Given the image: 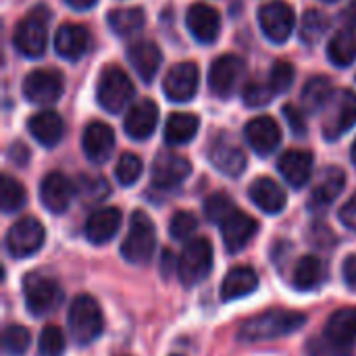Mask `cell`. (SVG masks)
<instances>
[{
    "label": "cell",
    "instance_id": "cell-24",
    "mask_svg": "<svg viewBox=\"0 0 356 356\" xmlns=\"http://www.w3.org/2000/svg\"><path fill=\"white\" fill-rule=\"evenodd\" d=\"M277 169L292 188H302L313 175V154L296 148L286 150L277 161Z\"/></svg>",
    "mask_w": 356,
    "mask_h": 356
},
{
    "label": "cell",
    "instance_id": "cell-12",
    "mask_svg": "<svg viewBox=\"0 0 356 356\" xmlns=\"http://www.w3.org/2000/svg\"><path fill=\"white\" fill-rule=\"evenodd\" d=\"M65 77L56 69H35L23 81V94L33 104H52L60 98Z\"/></svg>",
    "mask_w": 356,
    "mask_h": 356
},
{
    "label": "cell",
    "instance_id": "cell-27",
    "mask_svg": "<svg viewBox=\"0 0 356 356\" xmlns=\"http://www.w3.org/2000/svg\"><path fill=\"white\" fill-rule=\"evenodd\" d=\"M27 129L35 138L38 144H42L44 148H52L60 142L65 125H63V119L58 117V113L40 111V113L31 115V119L27 121Z\"/></svg>",
    "mask_w": 356,
    "mask_h": 356
},
{
    "label": "cell",
    "instance_id": "cell-10",
    "mask_svg": "<svg viewBox=\"0 0 356 356\" xmlns=\"http://www.w3.org/2000/svg\"><path fill=\"white\" fill-rule=\"evenodd\" d=\"M353 125H356V94L350 90H338L327 102L323 136L325 140H338Z\"/></svg>",
    "mask_w": 356,
    "mask_h": 356
},
{
    "label": "cell",
    "instance_id": "cell-28",
    "mask_svg": "<svg viewBox=\"0 0 356 356\" xmlns=\"http://www.w3.org/2000/svg\"><path fill=\"white\" fill-rule=\"evenodd\" d=\"M209 161L217 171H221L227 177H238L246 169V154L238 146H234L225 140H217L211 146Z\"/></svg>",
    "mask_w": 356,
    "mask_h": 356
},
{
    "label": "cell",
    "instance_id": "cell-52",
    "mask_svg": "<svg viewBox=\"0 0 356 356\" xmlns=\"http://www.w3.org/2000/svg\"><path fill=\"white\" fill-rule=\"evenodd\" d=\"M350 154H353V163H355V167H356V140H355V144H353V150H350Z\"/></svg>",
    "mask_w": 356,
    "mask_h": 356
},
{
    "label": "cell",
    "instance_id": "cell-21",
    "mask_svg": "<svg viewBox=\"0 0 356 356\" xmlns=\"http://www.w3.org/2000/svg\"><path fill=\"white\" fill-rule=\"evenodd\" d=\"M90 31L77 23H65L54 33V50L67 60H79L90 48Z\"/></svg>",
    "mask_w": 356,
    "mask_h": 356
},
{
    "label": "cell",
    "instance_id": "cell-36",
    "mask_svg": "<svg viewBox=\"0 0 356 356\" xmlns=\"http://www.w3.org/2000/svg\"><path fill=\"white\" fill-rule=\"evenodd\" d=\"M75 192L86 204H96L111 194V186L100 175H79Z\"/></svg>",
    "mask_w": 356,
    "mask_h": 356
},
{
    "label": "cell",
    "instance_id": "cell-26",
    "mask_svg": "<svg viewBox=\"0 0 356 356\" xmlns=\"http://www.w3.org/2000/svg\"><path fill=\"white\" fill-rule=\"evenodd\" d=\"M248 196H250V200H252L263 213H267V215H277V213H282L284 207H286V202H288L284 188H282L277 181L269 179V177H259V179H254V184H252L250 190H248Z\"/></svg>",
    "mask_w": 356,
    "mask_h": 356
},
{
    "label": "cell",
    "instance_id": "cell-1",
    "mask_svg": "<svg viewBox=\"0 0 356 356\" xmlns=\"http://www.w3.org/2000/svg\"><path fill=\"white\" fill-rule=\"evenodd\" d=\"M307 317L296 311H284V309H271L265 311L252 319H248L240 332L238 340L240 342H265L282 336H290L298 332L305 325Z\"/></svg>",
    "mask_w": 356,
    "mask_h": 356
},
{
    "label": "cell",
    "instance_id": "cell-48",
    "mask_svg": "<svg viewBox=\"0 0 356 356\" xmlns=\"http://www.w3.org/2000/svg\"><path fill=\"white\" fill-rule=\"evenodd\" d=\"M342 275H344V284L346 288H350L353 292H356V254L348 257L342 265Z\"/></svg>",
    "mask_w": 356,
    "mask_h": 356
},
{
    "label": "cell",
    "instance_id": "cell-50",
    "mask_svg": "<svg viewBox=\"0 0 356 356\" xmlns=\"http://www.w3.org/2000/svg\"><path fill=\"white\" fill-rule=\"evenodd\" d=\"M342 21L346 25V29L356 31V0H353L344 10H342Z\"/></svg>",
    "mask_w": 356,
    "mask_h": 356
},
{
    "label": "cell",
    "instance_id": "cell-25",
    "mask_svg": "<svg viewBox=\"0 0 356 356\" xmlns=\"http://www.w3.org/2000/svg\"><path fill=\"white\" fill-rule=\"evenodd\" d=\"M344 184H346V175L342 169H338V167L325 169L319 184L313 188V192L309 196V209L311 211L327 209L340 196V192L344 190Z\"/></svg>",
    "mask_w": 356,
    "mask_h": 356
},
{
    "label": "cell",
    "instance_id": "cell-54",
    "mask_svg": "<svg viewBox=\"0 0 356 356\" xmlns=\"http://www.w3.org/2000/svg\"><path fill=\"white\" fill-rule=\"evenodd\" d=\"M171 356H181V355H171Z\"/></svg>",
    "mask_w": 356,
    "mask_h": 356
},
{
    "label": "cell",
    "instance_id": "cell-32",
    "mask_svg": "<svg viewBox=\"0 0 356 356\" xmlns=\"http://www.w3.org/2000/svg\"><path fill=\"white\" fill-rule=\"evenodd\" d=\"M200 127V121L192 113H173L165 125V142L171 146L188 144Z\"/></svg>",
    "mask_w": 356,
    "mask_h": 356
},
{
    "label": "cell",
    "instance_id": "cell-47",
    "mask_svg": "<svg viewBox=\"0 0 356 356\" xmlns=\"http://www.w3.org/2000/svg\"><path fill=\"white\" fill-rule=\"evenodd\" d=\"M340 221L348 227L356 232V194L340 209Z\"/></svg>",
    "mask_w": 356,
    "mask_h": 356
},
{
    "label": "cell",
    "instance_id": "cell-8",
    "mask_svg": "<svg viewBox=\"0 0 356 356\" xmlns=\"http://www.w3.org/2000/svg\"><path fill=\"white\" fill-rule=\"evenodd\" d=\"M325 348L332 356H350L356 342V307H344L336 311L323 332Z\"/></svg>",
    "mask_w": 356,
    "mask_h": 356
},
{
    "label": "cell",
    "instance_id": "cell-23",
    "mask_svg": "<svg viewBox=\"0 0 356 356\" xmlns=\"http://www.w3.org/2000/svg\"><path fill=\"white\" fill-rule=\"evenodd\" d=\"M121 227V211L115 207H106V209H98L94 211L83 227V234L88 238V242L92 244H106L108 240L115 238V234Z\"/></svg>",
    "mask_w": 356,
    "mask_h": 356
},
{
    "label": "cell",
    "instance_id": "cell-3",
    "mask_svg": "<svg viewBox=\"0 0 356 356\" xmlns=\"http://www.w3.org/2000/svg\"><path fill=\"white\" fill-rule=\"evenodd\" d=\"M104 330L98 302L92 296H77L69 307V332L77 344H92Z\"/></svg>",
    "mask_w": 356,
    "mask_h": 356
},
{
    "label": "cell",
    "instance_id": "cell-46",
    "mask_svg": "<svg viewBox=\"0 0 356 356\" xmlns=\"http://www.w3.org/2000/svg\"><path fill=\"white\" fill-rule=\"evenodd\" d=\"M284 115H286L288 125H290V129L294 131V136H305V134H307V119H305V115H302L300 108L288 104V106L284 108Z\"/></svg>",
    "mask_w": 356,
    "mask_h": 356
},
{
    "label": "cell",
    "instance_id": "cell-43",
    "mask_svg": "<svg viewBox=\"0 0 356 356\" xmlns=\"http://www.w3.org/2000/svg\"><path fill=\"white\" fill-rule=\"evenodd\" d=\"M4 350L13 356H21L27 348H29V342H31V336L29 332L23 327V325H8L4 330Z\"/></svg>",
    "mask_w": 356,
    "mask_h": 356
},
{
    "label": "cell",
    "instance_id": "cell-11",
    "mask_svg": "<svg viewBox=\"0 0 356 356\" xmlns=\"http://www.w3.org/2000/svg\"><path fill=\"white\" fill-rule=\"evenodd\" d=\"M294 23H296L294 8L284 0L267 2L259 10V25L267 35V40H271L273 44H284L290 38Z\"/></svg>",
    "mask_w": 356,
    "mask_h": 356
},
{
    "label": "cell",
    "instance_id": "cell-44",
    "mask_svg": "<svg viewBox=\"0 0 356 356\" xmlns=\"http://www.w3.org/2000/svg\"><path fill=\"white\" fill-rule=\"evenodd\" d=\"M294 67L292 63L288 60H277L271 69V75H269V83L273 88L275 94H284L290 90V86L294 83Z\"/></svg>",
    "mask_w": 356,
    "mask_h": 356
},
{
    "label": "cell",
    "instance_id": "cell-17",
    "mask_svg": "<svg viewBox=\"0 0 356 356\" xmlns=\"http://www.w3.org/2000/svg\"><path fill=\"white\" fill-rule=\"evenodd\" d=\"M81 148L90 163L102 165L115 150V134L102 121H90L81 136Z\"/></svg>",
    "mask_w": 356,
    "mask_h": 356
},
{
    "label": "cell",
    "instance_id": "cell-2",
    "mask_svg": "<svg viewBox=\"0 0 356 356\" xmlns=\"http://www.w3.org/2000/svg\"><path fill=\"white\" fill-rule=\"evenodd\" d=\"M156 246V232L150 217L142 211L131 215L129 232L121 244V257L131 265H146Z\"/></svg>",
    "mask_w": 356,
    "mask_h": 356
},
{
    "label": "cell",
    "instance_id": "cell-51",
    "mask_svg": "<svg viewBox=\"0 0 356 356\" xmlns=\"http://www.w3.org/2000/svg\"><path fill=\"white\" fill-rule=\"evenodd\" d=\"M65 2L75 10H88L96 4V0H65Z\"/></svg>",
    "mask_w": 356,
    "mask_h": 356
},
{
    "label": "cell",
    "instance_id": "cell-4",
    "mask_svg": "<svg viewBox=\"0 0 356 356\" xmlns=\"http://www.w3.org/2000/svg\"><path fill=\"white\" fill-rule=\"evenodd\" d=\"M134 83L129 79V75L115 65L104 67V71L98 77V102L106 113H119L125 108V104L134 98Z\"/></svg>",
    "mask_w": 356,
    "mask_h": 356
},
{
    "label": "cell",
    "instance_id": "cell-22",
    "mask_svg": "<svg viewBox=\"0 0 356 356\" xmlns=\"http://www.w3.org/2000/svg\"><path fill=\"white\" fill-rule=\"evenodd\" d=\"M156 123H159V106H156V102L150 100V98H142L129 108L123 125H125V131H127L129 138L146 140L154 131Z\"/></svg>",
    "mask_w": 356,
    "mask_h": 356
},
{
    "label": "cell",
    "instance_id": "cell-31",
    "mask_svg": "<svg viewBox=\"0 0 356 356\" xmlns=\"http://www.w3.org/2000/svg\"><path fill=\"white\" fill-rule=\"evenodd\" d=\"M325 280V265L321 259L309 254V257H302L296 267H294V273H292V286L300 292H309V290H315L323 284Z\"/></svg>",
    "mask_w": 356,
    "mask_h": 356
},
{
    "label": "cell",
    "instance_id": "cell-37",
    "mask_svg": "<svg viewBox=\"0 0 356 356\" xmlns=\"http://www.w3.org/2000/svg\"><path fill=\"white\" fill-rule=\"evenodd\" d=\"M25 188L10 175H2L0 179V207L4 213H15L25 204Z\"/></svg>",
    "mask_w": 356,
    "mask_h": 356
},
{
    "label": "cell",
    "instance_id": "cell-30",
    "mask_svg": "<svg viewBox=\"0 0 356 356\" xmlns=\"http://www.w3.org/2000/svg\"><path fill=\"white\" fill-rule=\"evenodd\" d=\"M259 288V277L250 267H234L223 284H221V298L223 300H240L250 296Z\"/></svg>",
    "mask_w": 356,
    "mask_h": 356
},
{
    "label": "cell",
    "instance_id": "cell-16",
    "mask_svg": "<svg viewBox=\"0 0 356 356\" xmlns=\"http://www.w3.org/2000/svg\"><path fill=\"white\" fill-rule=\"evenodd\" d=\"M192 173V165L188 159L175 154V152H161L152 163V184L161 190H171L184 184L188 175Z\"/></svg>",
    "mask_w": 356,
    "mask_h": 356
},
{
    "label": "cell",
    "instance_id": "cell-6",
    "mask_svg": "<svg viewBox=\"0 0 356 356\" xmlns=\"http://www.w3.org/2000/svg\"><path fill=\"white\" fill-rule=\"evenodd\" d=\"M213 269V246L207 238L190 240L177 259V273L184 286L192 288L207 280Z\"/></svg>",
    "mask_w": 356,
    "mask_h": 356
},
{
    "label": "cell",
    "instance_id": "cell-33",
    "mask_svg": "<svg viewBox=\"0 0 356 356\" xmlns=\"http://www.w3.org/2000/svg\"><path fill=\"white\" fill-rule=\"evenodd\" d=\"M327 58L336 67H350L356 58V35L350 29H340L327 44Z\"/></svg>",
    "mask_w": 356,
    "mask_h": 356
},
{
    "label": "cell",
    "instance_id": "cell-20",
    "mask_svg": "<svg viewBox=\"0 0 356 356\" xmlns=\"http://www.w3.org/2000/svg\"><path fill=\"white\" fill-rule=\"evenodd\" d=\"M246 140L250 144V148L259 154V156H267L273 150H277L280 142H282V129L277 125V121L273 117H257L252 119L246 129Z\"/></svg>",
    "mask_w": 356,
    "mask_h": 356
},
{
    "label": "cell",
    "instance_id": "cell-49",
    "mask_svg": "<svg viewBox=\"0 0 356 356\" xmlns=\"http://www.w3.org/2000/svg\"><path fill=\"white\" fill-rule=\"evenodd\" d=\"M8 159H10L15 165L23 167V165H27V161H29V150H27L23 144H13L10 150H8Z\"/></svg>",
    "mask_w": 356,
    "mask_h": 356
},
{
    "label": "cell",
    "instance_id": "cell-29",
    "mask_svg": "<svg viewBox=\"0 0 356 356\" xmlns=\"http://www.w3.org/2000/svg\"><path fill=\"white\" fill-rule=\"evenodd\" d=\"M127 58L131 63V67L136 69V73L140 75L142 81L150 83L161 67L163 54L159 50V46L154 42H136L134 46H129L127 50Z\"/></svg>",
    "mask_w": 356,
    "mask_h": 356
},
{
    "label": "cell",
    "instance_id": "cell-39",
    "mask_svg": "<svg viewBox=\"0 0 356 356\" xmlns=\"http://www.w3.org/2000/svg\"><path fill=\"white\" fill-rule=\"evenodd\" d=\"M275 92L271 88V83L263 81V79H250L244 90H242V98L246 106L259 108V106H267L273 100Z\"/></svg>",
    "mask_w": 356,
    "mask_h": 356
},
{
    "label": "cell",
    "instance_id": "cell-45",
    "mask_svg": "<svg viewBox=\"0 0 356 356\" xmlns=\"http://www.w3.org/2000/svg\"><path fill=\"white\" fill-rule=\"evenodd\" d=\"M198 227V219L194 213L190 211H179L173 215L171 223H169V232H171V238L175 240H188Z\"/></svg>",
    "mask_w": 356,
    "mask_h": 356
},
{
    "label": "cell",
    "instance_id": "cell-41",
    "mask_svg": "<svg viewBox=\"0 0 356 356\" xmlns=\"http://www.w3.org/2000/svg\"><path fill=\"white\" fill-rule=\"evenodd\" d=\"M40 356H63L65 353V334L56 325H46L38 340Z\"/></svg>",
    "mask_w": 356,
    "mask_h": 356
},
{
    "label": "cell",
    "instance_id": "cell-53",
    "mask_svg": "<svg viewBox=\"0 0 356 356\" xmlns=\"http://www.w3.org/2000/svg\"><path fill=\"white\" fill-rule=\"evenodd\" d=\"M323 2H336V0H323Z\"/></svg>",
    "mask_w": 356,
    "mask_h": 356
},
{
    "label": "cell",
    "instance_id": "cell-9",
    "mask_svg": "<svg viewBox=\"0 0 356 356\" xmlns=\"http://www.w3.org/2000/svg\"><path fill=\"white\" fill-rule=\"evenodd\" d=\"M44 225L33 217H21L6 234V250L13 259H27L35 254L44 244Z\"/></svg>",
    "mask_w": 356,
    "mask_h": 356
},
{
    "label": "cell",
    "instance_id": "cell-35",
    "mask_svg": "<svg viewBox=\"0 0 356 356\" xmlns=\"http://www.w3.org/2000/svg\"><path fill=\"white\" fill-rule=\"evenodd\" d=\"M334 96V86L330 81V77L325 75H317L313 79H309V83L302 90V104L309 111H319L323 106H327V102Z\"/></svg>",
    "mask_w": 356,
    "mask_h": 356
},
{
    "label": "cell",
    "instance_id": "cell-5",
    "mask_svg": "<svg viewBox=\"0 0 356 356\" xmlns=\"http://www.w3.org/2000/svg\"><path fill=\"white\" fill-rule=\"evenodd\" d=\"M48 19H50V13L44 6H38L25 19L19 21V25L15 27L13 42H15V48L23 56L38 58L44 54L46 42H48V35H46Z\"/></svg>",
    "mask_w": 356,
    "mask_h": 356
},
{
    "label": "cell",
    "instance_id": "cell-19",
    "mask_svg": "<svg viewBox=\"0 0 356 356\" xmlns=\"http://www.w3.org/2000/svg\"><path fill=\"white\" fill-rule=\"evenodd\" d=\"M186 25H188L190 33L194 35V40H198L202 44H211L219 35L221 17L213 6H209L204 2H196L188 8Z\"/></svg>",
    "mask_w": 356,
    "mask_h": 356
},
{
    "label": "cell",
    "instance_id": "cell-34",
    "mask_svg": "<svg viewBox=\"0 0 356 356\" xmlns=\"http://www.w3.org/2000/svg\"><path fill=\"white\" fill-rule=\"evenodd\" d=\"M108 27L113 33L117 35H131L136 31H140L144 27V10L134 6V8H117V10H111L108 13Z\"/></svg>",
    "mask_w": 356,
    "mask_h": 356
},
{
    "label": "cell",
    "instance_id": "cell-14",
    "mask_svg": "<svg viewBox=\"0 0 356 356\" xmlns=\"http://www.w3.org/2000/svg\"><path fill=\"white\" fill-rule=\"evenodd\" d=\"M219 227H221V236H223L225 250L232 252V254L244 250V248L248 246V242H250V240L257 236V232H259V223H257L250 215H246L244 211H240V209L232 211V213L219 223Z\"/></svg>",
    "mask_w": 356,
    "mask_h": 356
},
{
    "label": "cell",
    "instance_id": "cell-13",
    "mask_svg": "<svg viewBox=\"0 0 356 356\" xmlns=\"http://www.w3.org/2000/svg\"><path fill=\"white\" fill-rule=\"evenodd\" d=\"M244 71H246V65L240 56L236 54L219 56L209 71V86L213 94H217L219 98H229L236 92L238 83L242 81Z\"/></svg>",
    "mask_w": 356,
    "mask_h": 356
},
{
    "label": "cell",
    "instance_id": "cell-42",
    "mask_svg": "<svg viewBox=\"0 0 356 356\" xmlns=\"http://www.w3.org/2000/svg\"><path fill=\"white\" fill-rule=\"evenodd\" d=\"M232 211H236V207H234L232 198L227 194H223V192H217V194L209 196L207 202H204V215L213 223H221Z\"/></svg>",
    "mask_w": 356,
    "mask_h": 356
},
{
    "label": "cell",
    "instance_id": "cell-15",
    "mask_svg": "<svg viewBox=\"0 0 356 356\" xmlns=\"http://www.w3.org/2000/svg\"><path fill=\"white\" fill-rule=\"evenodd\" d=\"M198 79L200 73L194 63H177L169 69L163 81V92L173 102H188L198 92Z\"/></svg>",
    "mask_w": 356,
    "mask_h": 356
},
{
    "label": "cell",
    "instance_id": "cell-40",
    "mask_svg": "<svg viewBox=\"0 0 356 356\" xmlns=\"http://www.w3.org/2000/svg\"><path fill=\"white\" fill-rule=\"evenodd\" d=\"M142 161L140 156L131 154V152H123L117 161V167H115V177L121 186H131L140 179L142 175Z\"/></svg>",
    "mask_w": 356,
    "mask_h": 356
},
{
    "label": "cell",
    "instance_id": "cell-7",
    "mask_svg": "<svg viewBox=\"0 0 356 356\" xmlns=\"http://www.w3.org/2000/svg\"><path fill=\"white\" fill-rule=\"evenodd\" d=\"M23 296L27 311L35 317H42L56 311V307L63 300V290L52 277L27 273L23 280Z\"/></svg>",
    "mask_w": 356,
    "mask_h": 356
},
{
    "label": "cell",
    "instance_id": "cell-38",
    "mask_svg": "<svg viewBox=\"0 0 356 356\" xmlns=\"http://www.w3.org/2000/svg\"><path fill=\"white\" fill-rule=\"evenodd\" d=\"M330 27V21L323 13L319 10H307L305 17H302V23H300V38L305 44H317L323 33L327 31Z\"/></svg>",
    "mask_w": 356,
    "mask_h": 356
},
{
    "label": "cell",
    "instance_id": "cell-18",
    "mask_svg": "<svg viewBox=\"0 0 356 356\" xmlns=\"http://www.w3.org/2000/svg\"><path fill=\"white\" fill-rule=\"evenodd\" d=\"M75 186L58 171L54 173H48L44 179H42V186H40V200L42 204L54 213V215H60L65 213L69 207H71V200L75 196Z\"/></svg>",
    "mask_w": 356,
    "mask_h": 356
}]
</instances>
